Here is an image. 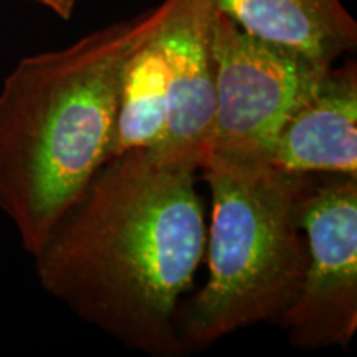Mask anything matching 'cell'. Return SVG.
Here are the masks:
<instances>
[{
    "instance_id": "8992f818",
    "label": "cell",
    "mask_w": 357,
    "mask_h": 357,
    "mask_svg": "<svg viewBox=\"0 0 357 357\" xmlns=\"http://www.w3.org/2000/svg\"><path fill=\"white\" fill-rule=\"evenodd\" d=\"M213 8L208 0H167L158 26L166 70V134L155 151L199 169L207 154L217 105L212 50Z\"/></svg>"
},
{
    "instance_id": "3957f363",
    "label": "cell",
    "mask_w": 357,
    "mask_h": 357,
    "mask_svg": "<svg viewBox=\"0 0 357 357\" xmlns=\"http://www.w3.org/2000/svg\"><path fill=\"white\" fill-rule=\"evenodd\" d=\"M211 187L208 280L177 318L187 349L258 323H278L305 276L306 238L296 218L303 174L271 166L202 167Z\"/></svg>"
},
{
    "instance_id": "7a4b0ae2",
    "label": "cell",
    "mask_w": 357,
    "mask_h": 357,
    "mask_svg": "<svg viewBox=\"0 0 357 357\" xmlns=\"http://www.w3.org/2000/svg\"><path fill=\"white\" fill-rule=\"evenodd\" d=\"M166 7L22 58L0 88V212L32 257L108 162L128 61Z\"/></svg>"
},
{
    "instance_id": "277c9868",
    "label": "cell",
    "mask_w": 357,
    "mask_h": 357,
    "mask_svg": "<svg viewBox=\"0 0 357 357\" xmlns=\"http://www.w3.org/2000/svg\"><path fill=\"white\" fill-rule=\"evenodd\" d=\"M212 50L217 105L202 167L270 164L281 129L333 65L253 37L215 10Z\"/></svg>"
},
{
    "instance_id": "6da1fadb",
    "label": "cell",
    "mask_w": 357,
    "mask_h": 357,
    "mask_svg": "<svg viewBox=\"0 0 357 357\" xmlns=\"http://www.w3.org/2000/svg\"><path fill=\"white\" fill-rule=\"evenodd\" d=\"M197 171L155 149L102 164L33 255L42 288L132 349L184 354L178 298L207 242Z\"/></svg>"
},
{
    "instance_id": "30bf717a",
    "label": "cell",
    "mask_w": 357,
    "mask_h": 357,
    "mask_svg": "<svg viewBox=\"0 0 357 357\" xmlns=\"http://www.w3.org/2000/svg\"><path fill=\"white\" fill-rule=\"evenodd\" d=\"M32 2H37L40 6L50 8V10L53 13H56L60 19L70 20L75 12V7H77L78 0H32Z\"/></svg>"
},
{
    "instance_id": "52a82bcc",
    "label": "cell",
    "mask_w": 357,
    "mask_h": 357,
    "mask_svg": "<svg viewBox=\"0 0 357 357\" xmlns=\"http://www.w3.org/2000/svg\"><path fill=\"white\" fill-rule=\"evenodd\" d=\"M270 164L288 174L357 177V66H331L281 129Z\"/></svg>"
},
{
    "instance_id": "9c48e42d",
    "label": "cell",
    "mask_w": 357,
    "mask_h": 357,
    "mask_svg": "<svg viewBox=\"0 0 357 357\" xmlns=\"http://www.w3.org/2000/svg\"><path fill=\"white\" fill-rule=\"evenodd\" d=\"M158 26L128 61L109 159L128 151L155 149L166 134V70L158 40Z\"/></svg>"
},
{
    "instance_id": "ba28073f",
    "label": "cell",
    "mask_w": 357,
    "mask_h": 357,
    "mask_svg": "<svg viewBox=\"0 0 357 357\" xmlns=\"http://www.w3.org/2000/svg\"><path fill=\"white\" fill-rule=\"evenodd\" d=\"M240 29L324 65L357 47V24L341 0H208Z\"/></svg>"
},
{
    "instance_id": "5b68a950",
    "label": "cell",
    "mask_w": 357,
    "mask_h": 357,
    "mask_svg": "<svg viewBox=\"0 0 357 357\" xmlns=\"http://www.w3.org/2000/svg\"><path fill=\"white\" fill-rule=\"evenodd\" d=\"M296 218L306 270L276 324L301 349L349 344L357 329V177L303 174Z\"/></svg>"
}]
</instances>
